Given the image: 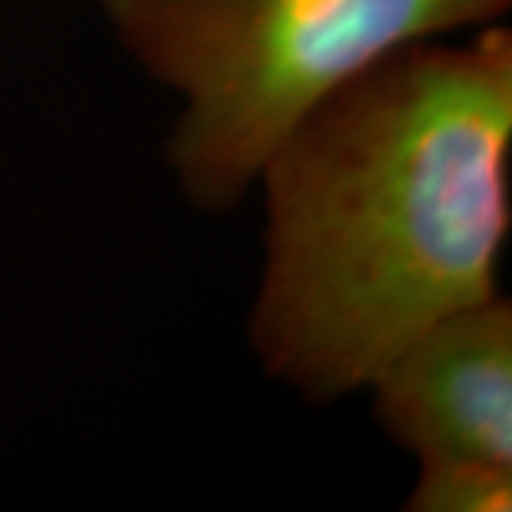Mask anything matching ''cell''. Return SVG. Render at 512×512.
Segmentation results:
<instances>
[{"instance_id": "6da1fadb", "label": "cell", "mask_w": 512, "mask_h": 512, "mask_svg": "<svg viewBox=\"0 0 512 512\" xmlns=\"http://www.w3.org/2000/svg\"><path fill=\"white\" fill-rule=\"evenodd\" d=\"M512 35L404 43L279 140L251 345L311 402L370 384L447 313L495 296L510 234Z\"/></svg>"}, {"instance_id": "7a4b0ae2", "label": "cell", "mask_w": 512, "mask_h": 512, "mask_svg": "<svg viewBox=\"0 0 512 512\" xmlns=\"http://www.w3.org/2000/svg\"><path fill=\"white\" fill-rule=\"evenodd\" d=\"M512 0H103L120 43L185 97L168 143L188 200L231 211L279 140L387 52L493 23Z\"/></svg>"}, {"instance_id": "3957f363", "label": "cell", "mask_w": 512, "mask_h": 512, "mask_svg": "<svg viewBox=\"0 0 512 512\" xmlns=\"http://www.w3.org/2000/svg\"><path fill=\"white\" fill-rule=\"evenodd\" d=\"M384 436L419 456L407 510L512 507V305L498 293L441 316L370 379Z\"/></svg>"}]
</instances>
